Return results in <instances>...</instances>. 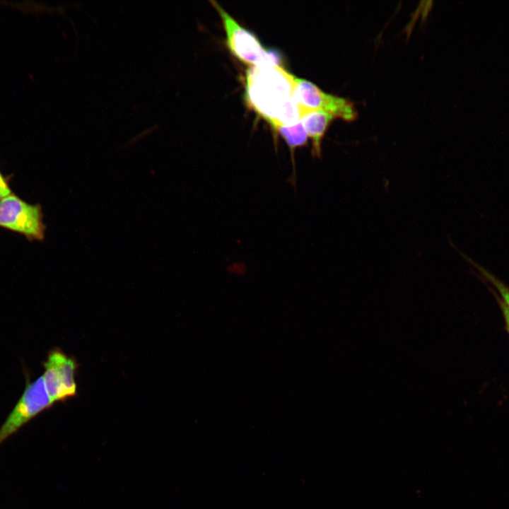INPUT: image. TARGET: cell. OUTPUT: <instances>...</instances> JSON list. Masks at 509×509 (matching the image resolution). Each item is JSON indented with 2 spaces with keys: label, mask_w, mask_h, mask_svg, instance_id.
Masks as SVG:
<instances>
[{
  "label": "cell",
  "mask_w": 509,
  "mask_h": 509,
  "mask_svg": "<svg viewBox=\"0 0 509 509\" xmlns=\"http://www.w3.org/2000/svg\"><path fill=\"white\" fill-rule=\"evenodd\" d=\"M294 78L277 62L251 66L247 72V101L272 127L293 124L303 115L296 98Z\"/></svg>",
  "instance_id": "1"
},
{
  "label": "cell",
  "mask_w": 509,
  "mask_h": 509,
  "mask_svg": "<svg viewBox=\"0 0 509 509\" xmlns=\"http://www.w3.org/2000/svg\"><path fill=\"white\" fill-rule=\"evenodd\" d=\"M0 227L21 234L29 241H43L46 226L42 207L11 193L0 202Z\"/></svg>",
  "instance_id": "2"
},
{
  "label": "cell",
  "mask_w": 509,
  "mask_h": 509,
  "mask_svg": "<svg viewBox=\"0 0 509 509\" xmlns=\"http://www.w3.org/2000/svg\"><path fill=\"white\" fill-rule=\"evenodd\" d=\"M53 404L42 376L33 382L27 378L21 397L0 427V445Z\"/></svg>",
  "instance_id": "3"
},
{
  "label": "cell",
  "mask_w": 509,
  "mask_h": 509,
  "mask_svg": "<svg viewBox=\"0 0 509 509\" xmlns=\"http://www.w3.org/2000/svg\"><path fill=\"white\" fill-rule=\"evenodd\" d=\"M211 3L218 13L226 34V45L231 53L241 62L255 66L277 62L262 45L255 35L240 25L217 2Z\"/></svg>",
  "instance_id": "4"
},
{
  "label": "cell",
  "mask_w": 509,
  "mask_h": 509,
  "mask_svg": "<svg viewBox=\"0 0 509 509\" xmlns=\"http://www.w3.org/2000/svg\"><path fill=\"white\" fill-rule=\"evenodd\" d=\"M42 365L45 371L42 376L54 404L76 394L75 375L78 364L74 358L54 348L49 352Z\"/></svg>",
  "instance_id": "5"
},
{
  "label": "cell",
  "mask_w": 509,
  "mask_h": 509,
  "mask_svg": "<svg viewBox=\"0 0 509 509\" xmlns=\"http://www.w3.org/2000/svg\"><path fill=\"white\" fill-rule=\"evenodd\" d=\"M295 95L303 112L321 110L346 122L356 119L357 112L349 100L324 92L313 83L295 76Z\"/></svg>",
  "instance_id": "6"
},
{
  "label": "cell",
  "mask_w": 509,
  "mask_h": 509,
  "mask_svg": "<svg viewBox=\"0 0 509 509\" xmlns=\"http://www.w3.org/2000/svg\"><path fill=\"white\" fill-rule=\"evenodd\" d=\"M335 117L321 110H310L303 114L300 120L305 127L308 136L312 140V155L320 158L323 137Z\"/></svg>",
  "instance_id": "7"
},
{
  "label": "cell",
  "mask_w": 509,
  "mask_h": 509,
  "mask_svg": "<svg viewBox=\"0 0 509 509\" xmlns=\"http://www.w3.org/2000/svg\"><path fill=\"white\" fill-rule=\"evenodd\" d=\"M273 128L283 138L288 146L293 163V174L291 182L296 186V168L294 161V151L298 147L305 146L308 141V134L301 122L299 121L291 125H276Z\"/></svg>",
  "instance_id": "8"
},
{
  "label": "cell",
  "mask_w": 509,
  "mask_h": 509,
  "mask_svg": "<svg viewBox=\"0 0 509 509\" xmlns=\"http://www.w3.org/2000/svg\"><path fill=\"white\" fill-rule=\"evenodd\" d=\"M467 259L469 262H472L477 268L483 276L493 286L499 293L498 296L503 300L509 308V288L489 271L473 262L471 259L468 258Z\"/></svg>",
  "instance_id": "9"
},
{
  "label": "cell",
  "mask_w": 509,
  "mask_h": 509,
  "mask_svg": "<svg viewBox=\"0 0 509 509\" xmlns=\"http://www.w3.org/2000/svg\"><path fill=\"white\" fill-rule=\"evenodd\" d=\"M493 293L501 308L505 321V327L509 334V308L507 305L503 302V300L495 292L493 291Z\"/></svg>",
  "instance_id": "10"
},
{
  "label": "cell",
  "mask_w": 509,
  "mask_h": 509,
  "mask_svg": "<svg viewBox=\"0 0 509 509\" xmlns=\"http://www.w3.org/2000/svg\"><path fill=\"white\" fill-rule=\"evenodd\" d=\"M0 193L4 197L12 193L9 187L8 180L0 171Z\"/></svg>",
  "instance_id": "11"
},
{
  "label": "cell",
  "mask_w": 509,
  "mask_h": 509,
  "mask_svg": "<svg viewBox=\"0 0 509 509\" xmlns=\"http://www.w3.org/2000/svg\"><path fill=\"white\" fill-rule=\"evenodd\" d=\"M3 198H4V197H3L2 194L0 193V202H1V201L2 200Z\"/></svg>",
  "instance_id": "12"
}]
</instances>
